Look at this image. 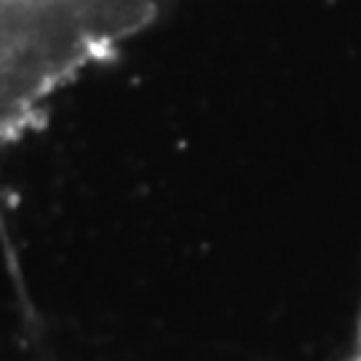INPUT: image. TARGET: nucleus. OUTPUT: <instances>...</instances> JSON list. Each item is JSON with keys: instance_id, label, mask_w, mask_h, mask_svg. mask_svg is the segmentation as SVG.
<instances>
[{"instance_id": "nucleus-1", "label": "nucleus", "mask_w": 361, "mask_h": 361, "mask_svg": "<svg viewBox=\"0 0 361 361\" xmlns=\"http://www.w3.org/2000/svg\"><path fill=\"white\" fill-rule=\"evenodd\" d=\"M75 49V0H0V153L49 113Z\"/></svg>"}]
</instances>
